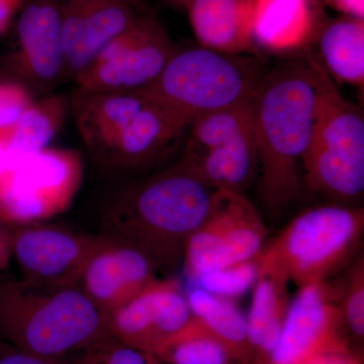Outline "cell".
<instances>
[{"instance_id":"cell-32","label":"cell","mask_w":364,"mask_h":364,"mask_svg":"<svg viewBox=\"0 0 364 364\" xmlns=\"http://www.w3.org/2000/svg\"><path fill=\"white\" fill-rule=\"evenodd\" d=\"M301 364H363L358 356L352 352L347 353H328L309 359Z\"/></svg>"},{"instance_id":"cell-24","label":"cell","mask_w":364,"mask_h":364,"mask_svg":"<svg viewBox=\"0 0 364 364\" xmlns=\"http://www.w3.org/2000/svg\"><path fill=\"white\" fill-rule=\"evenodd\" d=\"M318 50L326 72L363 87L364 20L345 16L328 23L318 38Z\"/></svg>"},{"instance_id":"cell-15","label":"cell","mask_w":364,"mask_h":364,"mask_svg":"<svg viewBox=\"0 0 364 364\" xmlns=\"http://www.w3.org/2000/svg\"><path fill=\"white\" fill-rule=\"evenodd\" d=\"M18 14V73L33 87L48 90L65 74L60 0H26Z\"/></svg>"},{"instance_id":"cell-13","label":"cell","mask_w":364,"mask_h":364,"mask_svg":"<svg viewBox=\"0 0 364 364\" xmlns=\"http://www.w3.org/2000/svg\"><path fill=\"white\" fill-rule=\"evenodd\" d=\"M65 74L75 78L138 18L133 0H60Z\"/></svg>"},{"instance_id":"cell-23","label":"cell","mask_w":364,"mask_h":364,"mask_svg":"<svg viewBox=\"0 0 364 364\" xmlns=\"http://www.w3.org/2000/svg\"><path fill=\"white\" fill-rule=\"evenodd\" d=\"M193 316L232 352L239 364H252L247 318L232 299L221 298L195 287L186 296Z\"/></svg>"},{"instance_id":"cell-20","label":"cell","mask_w":364,"mask_h":364,"mask_svg":"<svg viewBox=\"0 0 364 364\" xmlns=\"http://www.w3.org/2000/svg\"><path fill=\"white\" fill-rule=\"evenodd\" d=\"M315 28L312 0H253L254 46L272 52L299 49Z\"/></svg>"},{"instance_id":"cell-3","label":"cell","mask_w":364,"mask_h":364,"mask_svg":"<svg viewBox=\"0 0 364 364\" xmlns=\"http://www.w3.org/2000/svg\"><path fill=\"white\" fill-rule=\"evenodd\" d=\"M0 334L21 351L63 358L109 338L107 318L79 287L0 279Z\"/></svg>"},{"instance_id":"cell-25","label":"cell","mask_w":364,"mask_h":364,"mask_svg":"<svg viewBox=\"0 0 364 364\" xmlns=\"http://www.w3.org/2000/svg\"><path fill=\"white\" fill-rule=\"evenodd\" d=\"M153 355L163 364H239L226 345L195 316Z\"/></svg>"},{"instance_id":"cell-17","label":"cell","mask_w":364,"mask_h":364,"mask_svg":"<svg viewBox=\"0 0 364 364\" xmlns=\"http://www.w3.org/2000/svg\"><path fill=\"white\" fill-rule=\"evenodd\" d=\"M148 102L143 90L104 92L76 88L70 107L81 138L95 157Z\"/></svg>"},{"instance_id":"cell-16","label":"cell","mask_w":364,"mask_h":364,"mask_svg":"<svg viewBox=\"0 0 364 364\" xmlns=\"http://www.w3.org/2000/svg\"><path fill=\"white\" fill-rule=\"evenodd\" d=\"M188 129L171 112L149 98L147 105L95 159L105 168L114 171H132L156 159L177 139L183 136Z\"/></svg>"},{"instance_id":"cell-33","label":"cell","mask_w":364,"mask_h":364,"mask_svg":"<svg viewBox=\"0 0 364 364\" xmlns=\"http://www.w3.org/2000/svg\"><path fill=\"white\" fill-rule=\"evenodd\" d=\"M328 1L345 16L364 20V0H328Z\"/></svg>"},{"instance_id":"cell-10","label":"cell","mask_w":364,"mask_h":364,"mask_svg":"<svg viewBox=\"0 0 364 364\" xmlns=\"http://www.w3.org/2000/svg\"><path fill=\"white\" fill-rule=\"evenodd\" d=\"M11 256L23 282L42 289L78 287L88 261L105 241L54 227L18 226L9 230Z\"/></svg>"},{"instance_id":"cell-1","label":"cell","mask_w":364,"mask_h":364,"mask_svg":"<svg viewBox=\"0 0 364 364\" xmlns=\"http://www.w3.org/2000/svg\"><path fill=\"white\" fill-rule=\"evenodd\" d=\"M328 72L311 58L263 76L254 100L261 198L279 212L298 198L303 158L312 139Z\"/></svg>"},{"instance_id":"cell-37","label":"cell","mask_w":364,"mask_h":364,"mask_svg":"<svg viewBox=\"0 0 364 364\" xmlns=\"http://www.w3.org/2000/svg\"><path fill=\"white\" fill-rule=\"evenodd\" d=\"M177 1L182 2V4H186V6H188V4L191 0H177Z\"/></svg>"},{"instance_id":"cell-9","label":"cell","mask_w":364,"mask_h":364,"mask_svg":"<svg viewBox=\"0 0 364 364\" xmlns=\"http://www.w3.org/2000/svg\"><path fill=\"white\" fill-rule=\"evenodd\" d=\"M176 50L156 20L139 14L76 76L77 88L104 92L142 90L156 80Z\"/></svg>"},{"instance_id":"cell-21","label":"cell","mask_w":364,"mask_h":364,"mask_svg":"<svg viewBox=\"0 0 364 364\" xmlns=\"http://www.w3.org/2000/svg\"><path fill=\"white\" fill-rule=\"evenodd\" d=\"M287 286L282 280L258 274L246 317L252 364H269L279 343L289 304Z\"/></svg>"},{"instance_id":"cell-30","label":"cell","mask_w":364,"mask_h":364,"mask_svg":"<svg viewBox=\"0 0 364 364\" xmlns=\"http://www.w3.org/2000/svg\"><path fill=\"white\" fill-rule=\"evenodd\" d=\"M0 364H77L67 363L63 358H46V356L36 355L28 352L21 351L20 349H11L0 353Z\"/></svg>"},{"instance_id":"cell-11","label":"cell","mask_w":364,"mask_h":364,"mask_svg":"<svg viewBox=\"0 0 364 364\" xmlns=\"http://www.w3.org/2000/svg\"><path fill=\"white\" fill-rule=\"evenodd\" d=\"M335 289L325 282L299 289L289 304L269 364H301L328 353L352 352Z\"/></svg>"},{"instance_id":"cell-19","label":"cell","mask_w":364,"mask_h":364,"mask_svg":"<svg viewBox=\"0 0 364 364\" xmlns=\"http://www.w3.org/2000/svg\"><path fill=\"white\" fill-rule=\"evenodd\" d=\"M208 186L243 193L258 169L255 128L241 133L207 150L181 158Z\"/></svg>"},{"instance_id":"cell-29","label":"cell","mask_w":364,"mask_h":364,"mask_svg":"<svg viewBox=\"0 0 364 364\" xmlns=\"http://www.w3.org/2000/svg\"><path fill=\"white\" fill-rule=\"evenodd\" d=\"M77 364H146V353L109 338L81 351Z\"/></svg>"},{"instance_id":"cell-35","label":"cell","mask_w":364,"mask_h":364,"mask_svg":"<svg viewBox=\"0 0 364 364\" xmlns=\"http://www.w3.org/2000/svg\"><path fill=\"white\" fill-rule=\"evenodd\" d=\"M11 169V155L6 136L0 135V178Z\"/></svg>"},{"instance_id":"cell-7","label":"cell","mask_w":364,"mask_h":364,"mask_svg":"<svg viewBox=\"0 0 364 364\" xmlns=\"http://www.w3.org/2000/svg\"><path fill=\"white\" fill-rule=\"evenodd\" d=\"M81 179L77 153L41 151L0 178V221L23 226L58 214L75 196Z\"/></svg>"},{"instance_id":"cell-2","label":"cell","mask_w":364,"mask_h":364,"mask_svg":"<svg viewBox=\"0 0 364 364\" xmlns=\"http://www.w3.org/2000/svg\"><path fill=\"white\" fill-rule=\"evenodd\" d=\"M215 191L179 159L119 189L105 203V237L145 253L155 267L183 259L189 237L207 217Z\"/></svg>"},{"instance_id":"cell-18","label":"cell","mask_w":364,"mask_h":364,"mask_svg":"<svg viewBox=\"0 0 364 364\" xmlns=\"http://www.w3.org/2000/svg\"><path fill=\"white\" fill-rule=\"evenodd\" d=\"M189 21L203 47L229 54L252 51L253 0H191Z\"/></svg>"},{"instance_id":"cell-14","label":"cell","mask_w":364,"mask_h":364,"mask_svg":"<svg viewBox=\"0 0 364 364\" xmlns=\"http://www.w3.org/2000/svg\"><path fill=\"white\" fill-rule=\"evenodd\" d=\"M156 268L142 251L105 237L78 287L107 318L154 282Z\"/></svg>"},{"instance_id":"cell-4","label":"cell","mask_w":364,"mask_h":364,"mask_svg":"<svg viewBox=\"0 0 364 364\" xmlns=\"http://www.w3.org/2000/svg\"><path fill=\"white\" fill-rule=\"evenodd\" d=\"M263 76L245 54L200 46L176 50L156 80L142 90L189 127L198 117L252 100Z\"/></svg>"},{"instance_id":"cell-27","label":"cell","mask_w":364,"mask_h":364,"mask_svg":"<svg viewBox=\"0 0 364 364\" xmlns=\"http://www.w3.org/2000/svg\"><path fill=\"white\" fill-rule=\"evenodd\" d=\"M345 327L356 339L364 336V265L363 258L354 265L344 289L341 306Z\"/></svg>"},{"instance_id":"cell-31","label":"cell","mask_w":364,"mask_h":364,"mask_svg":"<svg viewBox=\"0 0 364 364\" xmlns=\"http://www.w3.org/2000/svg\"><path fill=\"white\" fill-rule=\"evenodd\" d=\"M26 0H0V35L6 32Z\"/></svg>"},{"instance_id":"cell-36","label":"cell","mask_w":364,"mask_h":364,"mask_svg":"<svg viewBox=\"0 0 364 364\" xmlns=\"http://www.w3.org/2000/svg\"><path fill=\"white\" fill-rule=\"evenodd\" d=\"M146 364H163L161 361L153 355V354L146 353Z\"/></svg>"},{"instance_id":"cell-22","label":"cell","mask_w":364,"mask_h":364,"mask_svg":"<svg viewBox=\"0 0 364 364\" xmlns=\"http://www.w3.org/2000/svg\"><path fill=\"white\" fill-rule=\"evenodd\" d=\"M69 107L70 102L62 95H49L32 102L6 136L11 169L49 148L65 121Z\"/></svg>"},{"instance_id":"cell-28","label":"cell","mask_w":364,"mask_h":364,"mask_svg":"<svg viewBox=\"0 0 364 364\" xmlns=\"http://www.w3.org/2000/svg\"><path fill=\"white\" fill-rule=\"evenodd\" d=\"M32 102L30 88L23 82L0 80V135L11 133Z\"/></svg>"},{"instance_id":"cell-26","label":"cell","mask_w":364,"mask_h":364,"mask_svg":"<svg viewBox=\"0 0 364 364\" xmlns=\"http://www.w3.org/2000/svg\"><path fill=\"white\" fill-rule=\"evenodd\" d=\"M258 277L257 258L212 270L193 279L196 287L221 298L232 299L252 289Z\"/></svg>"},{"instance_id":"cell-12","label":"cell","mask_w":364,"mask_h":364,"mask_svg":"<svg viewBox=\"0 0 364 364\" xmlns=\"http://www.w3.org/2000/svg\"><path fill=\"white\" fill-rule=\"evenodd\" d=\"M193 317L176 279L155 280L135 298L107 316L109 336L153 354Z\"/></svg>"},{"instance_id":"cell-5","label":"cell","mask_w":364,"mask_h":364,"mask_svg":"<svg viewBox=\"0 0 364 364\" xmlns=\"http://www.w3.org/2000/svg\"><path fill=\"white\" fill-rule=\"evenodd\" d=\"M363 208L323 205L296 215L263 247L258 274L301 287L325 282L344 267L358 247Z\"/></svg>"},{"instance_id":"cell-6","label":"cell","mask_w":364,"mask_h":364,"mask_svg":"<svg viewBox=\"0 0 364 364\" xmlns=\"http://www.w3.org/2000/svg\"><path fill=\"white\" fill-rule=\"evenodd\" d=\"M301 170L311 188L330 198L353 200L363 193V114L330 79Z\"/></svg>"},{"instance_id":"cell-8","label":"cell","mask_w":364,"mask_h":364,"mask_svg":"<svg viewBox=\"0 0 364 364\" xmlns=\"http://www.w3.org/2000/svg\"><path fill=\"white\" fill-rule=\"evenodd\" d=\"M267 231L259 214L241 193L218 189L202 225L189 237L184 268L191 279L258 257Z\"/></svg>"},{"instance_id":"cell-34","label":"cell","mask_w":364,"mask_h":364,"mask_svg":"<svg viewBox=\"0 0 364 364\" xmlns=\"http://www.w3.org/2000/svg\"><path fill=\"white\" fill-rule=\"evenodd\" d=\"M11 256V233L0 221V272L6 268Z\"/></svg>"}]
</instances>
